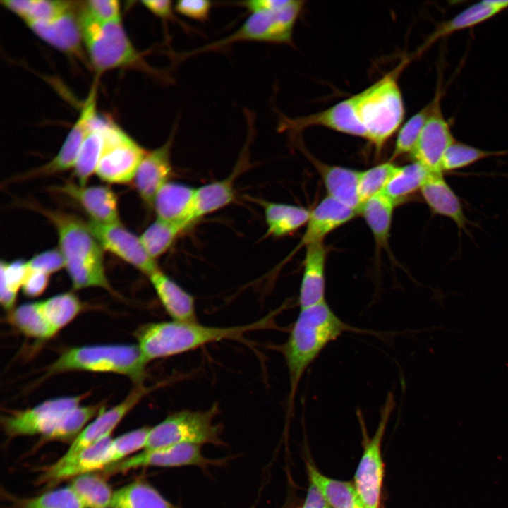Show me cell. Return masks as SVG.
Returning <instances> with one entry per match:
<instances>
[{
	"instance_id": "obj_37",
	"label": "cell",
	"mask_w": 508,
	"mask_h": 508,
	"mask_svg": "<svg viewBox=\"0 0 508 508\" xmlns=\"http://www.w3.org/2000/svg\"><path fill=\"white\" fill-rule=\"evenodd\" d=\"M431 171L418 162L398 167L384 192L396 203L421 190Z\"/></svg>"
},
{
	"instance_id": "obj_34",
	"label": "cell",
	"mask_w": 508,
	"mask_h": 508,
	"mask_svg": "<svg viewBox=\"0 0 508 508\" xmlns=\"http://www.w3.org/2000/svg\"><path fill=\"white\" fill-rule=\"evenodd\" d=\"M85 508H109L114 491L107 480L96 472L79 476L69 485Z\"/></svg>"
},
{
	"instance_id": "obj_14",
	"label": "cell",
	"mask_w": 508,
	"mask_h": 508,
	"mask_svg": "<svg viewBox=\"0 0 508 508\" xmlns=\"http://www.w3.org/2000/svg\"><path fill=\"white\" fill-rule=\"evenodd\" d=\"M210 461L205 458L200 445H179L143 452L104 468L105 475L124 473L145 467L172 468L185 466L206 467Z\"/></svg>"
},
{
	"instance_id": "obj_3",
	"label": "cell",
	"mask_w": 508,
	"mask_h": 508,
	"mask_svg": "<svg viewBox=\"0 0 508 508\" xmlns=\"http://www.w3.org/2000/svg\"><path fill=\"white\" fill-rule=\"evenodd\" d=\"M271 319L270 314L250 324L230 327L176 321L149 323L137 331L138 346L147 363L152 360L187 352L214 341L238 339L246 332L266 328Z\"/></svg>"
},
{
	"instance_id": "obj_24",
	"label": "cell",
	"mask_w": 508,
	"mask_h": 508,
	"mask_svg": "<svg viewBox=\"0 0 508 508\" xmlns=\"http://www.w3.org/2000/svg\"><path fill=\"white\" fill-rule=\"evenodd\" d=\"M358 212L329 196L311 212L301 246L322 241L329 233L351 220Z\"/></svg>"
},
{
	"instance_id": "obj_6",
	"label": "cell",
	"mask_w": 508,
	"mask_h": 508,
	"mask_svg": "<svg viewBox=\"0 0 508 508\" xmlns=\"http://www.w3.org/2000/svg\"><path fill=\"white\" fill-rule=\"evenodd\" d=\"M146 365L138 346H83L64 352L49 367L47 374L72 370L115 373L126 375L141 385Z\"/></svg>"
},
{
	"instance_id": "obj_27",
	"label": "cell",
	"mask_w": 508,
	"mask_h": 508,
	"mask_svg": "<svg viewBox=\"0 0 508 508\" xmlns=\"http://www.w3.org/2000/svg\"><path fill=\"white\" fill-rule=\"evenodd\" d=\"M320 171L328 196L359 212L361 203L358 195L360 171L328 165L313 159Z\"/></svg>"
},
{
	"instance_id": "obj_39",
	"label": "cell",
	"mask_w": 508,
	"mask_h": 508,
	"mask_svg": "<svg viewBox=\"0 0 508 508\" xmlns=\"http://www.w3.org/2000/svg\"><path fill=\"white\" fill-rule=\"evenodd\" d=\"M498 13L500 12L489 4L488 0L473 4L442 23L430 38L429 42L480 24Z\"/></svg>"
},
{
	"instance_id": "obj_29",
	"label": "cell",
	"mask_w": 508,
	"mask_h": 508,
	"mask_svg": "<svg viewBox=\"0 0 508 508\" xmlns=\"http://www.w3.org/2000/svg\"><path fill=\"white\" fill-rule=\"evenodd\" d=\"M107 119L97 114L79 151L73 174L79 185L85 186L90 177L96 171L104 145V129Z\"/></svg>"
},
{
	"instance_id": "obj_4",
	"label": "cell",
	"mask_w": 508,
	"mask_h": 508,
	"mask_svg": "<svg viewBox=\"0 0 508 508\" xmlns=\"http://www.w3.org/2000/svg\"><path fill=\"white\" fill-rule=\"evenodd\" d=\"M406 62L407 59L356 94L358 116L365 133V139L377 152L399 128L404 117V105L398 77Z\"/></svg>"
},
{
	"instance_id": "obj_32",
	"label": "cell",
	"mask_w": 508,
	"mask_h": 508,
	"mask_svg": "<svg viewBox=\"0 0 508 508\" xmlns=\"http://www.w3.org/2000/svg\"><path fill=\"white\" fill-rule=\"evenodd\" d=\"M268 233L274 236L289 234L307 224L311 212L284 203L263 202Z\"/></svg>"
},
{
	"instance_id": "obj_46",
	"label": "cell",
	"mask_w": 508,
	"mask_h": 508,
	"mask_svg": "<svg viewBox=\"0 0 508 508\" xmlns=\"http://www.w3.org/2000/svg\"><path fill=\"white\" fill-rule=\"evenodd\" d=\"M397 168L394 164L388 162L360 171L358 195L361 205L384 190Z\"/></svg>"
},
{
	"instance_id": "obj_13",
	"label": "cell",
	"mask_w": 508,
	"mask_h": 508,
	"mask_svg": "<svg viewBox=\"0 0 508 508\" xmlns=\"http://www.w3.org/2000/svg\"><path fill=\"white\" fill-rule=\"evenodd\" d=\"M87 226L104 250L131 264L148 277L159 270L155 260L143 247L140 237L119 224H102L90 219Z\"/></svg>"
},
{
	"instance_id": "obj_44",
	"label": "cell",
	"mask_w": 508,
	"mask_h": 508,
	"mask_svg": "<svg viewBox=\"0 0 508 508\" xmlns=\"http://www.w3.org/2000/svg\"><path fill=\"white\" fill-rule=\"evenodd\" d=\"M11 320L24 334L35 339L52 337L49 328L42 317L37 302L23 304L12 313Z\"/></svg>"
},
{
	"instance_id": "obj_40",
	"label": "cell",
	"mask_w": 508,
	"mask_h": 508,
	"mask_svg": "<svg viewBox=\"0 0 508 508\" xmlns=\"http://www.w3.org/2000/svg\"><path fill=\"white\" fill-rule=\"evenodd\" d=\"M13 508H85L69 486L49 490L33 497L10 496Z\"/></svg>"
},
{
	"instance_id": "obj_48",
	"label": "cell",
	"mask_w": 508,
	"mask_h": 508,
	"mask_svg": "<svg viewBox=\"0 0 508 508\" xmlns=\"http://www.w3.org/2000/svg\"><path fill=\"white\" fill-rule=\"evenodd\" d=\"M82 8L95 20L109 23L120 20V6L116 0H90Z\"/></svg>"
},
{
	"instance_id": "obj_30",
	"label": "cell",
	"mask_w": 508,
	"mask_h": 508,
	"mask_svg": "<svg viewBox=\"0 0 508 508\" xmlns=\"http://www.w3.org/2000/svg\"><path fill=\"white\" fill-rule=\"evenodd\" d=\"M308 471L310 482L318 488L331 508L364 507L353 483L327 477L310 464Z\"/></svg>"
},
{
	"instance_id": "obj_2",
	"label": "cell",
	"mask_w": 508,
	"mask_h": 508,
	"mask_svg": "<svg viewBox=\"0 0 508 508\" xmlns=\"http://www.w3.org/2000/svg\"><path fill=\"white\" fill-rule=\"evenodd\" d=\"M352 329L325 301L300 310L281 348L289 372L290 403L294 400L300 380L308 366L330 342Z\"/></svg>"
},
{
	"instance_id": "obj_49",
	"label": "cell",
	"mask_w": 508,
	"mask_h": 508,
	"mask_svg": "<svg viewBox=\"0 0 508 508\" xmlns=\"http://www.w3.org/2000/svg\"><path fill=\"white\" fill-rule=\"evenodd\" d=\"M28 270L50 274L65 267L64 257L59 249H49L34 255L27 261Z\"/></svg>"
},
{
	"instance_id": "obj_10",
	"label": "cell",
	"mask_w": 508,
	"mask_h": 508,
	"mask_svg": "<svg viewBox=\"0 0 508 508\" xmlns=\"http://www.w3.org/2000/svg\"><path fill=\"white\" fill-rule=\"evenodd\" d=\"M393 406V397L389 394L377 430L366 442L354 475L353 484L365 508H380L384 478L382 442Z\"/></svg>"
},
{
	"instance_id": "obj_38",
	"label": "cell",
	"mask_w": 508,
	"mask_h": 508,
	"mask_svg": "<svg viewBox=\"0 0 508 508\" xmlns=\"http://www.w3.org/2000/svg\"><path fill=\"white\" fill-rule=\"evenodd\" d=\"M1 3L25 23L49 20L73 7L72 2L67 1L4 0Z\"/></svg>"
},
{
	"instance_id": "obj_22",
	"label": "cell",
	"mask_w": 508,
	"mask_h": 508,
	"mask_svg": "<svg viewBox=\"0 0 508 508\" xmlns=\"http://www.w3.org/2000/svg\"><path fill=\"white\" fill-rule=\"evenodd\" d=\"M195 188L168 181L157 193L152 206L157 219L184 229L194 221Z\"/></svg>"
},
{
	"instance_id": "obj_53",
	"label": "cell",
	"mask_w": 508,
	"mask_h": 508,
	"mask_svg": "<svg viewBox=\"0 0 508 508\" xmlns=\"http://www.w3.org/2000/svg\"><path fill=\"white\" fill-rule=\"evenodd\" d=\"M141 3L152 14L164 21L173 20L178 22L183 25V23H181V22L176 18L174 15V6H173L171 1L145 0L142 1Z\"/></svg>"
},
{
	"instance_id": "obj_26",
	"label": "cell",
	"mask_w": 508,
	"mask_h": 508,
	"mask_svg": "<svg viewBox=\"0 0 508 508\" xmlns=\"http://www.w3.org/2000/svg\"><path fill=\"white\" fill-rule=\"evenodd\" d=\"M149 278L165 310L174 321L197 322L193 296L160 270Z\"/></svg>"
},
{
	"instance_id": "obj_55",
	"label": "cell",
	"mask_w": 508,
	"mask_h": 508,
	"mask_svg": "<svg viewBox=\"0 0 508 508\" xmlns=\"http://www.w3.org/2000/svg\"><path fill=\"white\" fill-rule=\"evenodd\" d=\"M363 508H365V507Z\"/></svg>"
},
{
	"instance_id": "obj_23",
	"label": "cell",
	"mask_w": 508,
	"mask_h": 508,
	"mask_svg": "<svg viewBox=\"0 0 508 508\" xmlns=\"http://www.w3.org/2000/svg\"><path fill=\"white\" fill-rule=\"evenodd\" d=\"M422 197L435 214L452 219L459 229L466 231L469 223L461 202L442 173L430 172L421 188Z\"/></svg>"
},
{
	"instance_id": "obj_35",
	"label": "cell",
	"mask_w": 508,
	"mask_h": 508,
	"mask_svg": "<svg viewBox=\"0 0 508 508\" xmlns=\"http://www.w3.org/2000/svg\"><path fill=\"white\" fill-rule=\"evenodd\" d=\"M105 409L102 404L78 406L68 412L56 427L47 435L42 437V442L61 441L71 444L85 428L86 424Z\"/></svg>"
},
{
	"instance_id": "obj_18",
	"label": "cell",
	"mask_w": 508,
	"mask_h": 508,
	"mask_svg": "<svg viewBox=\"0 0 508 508\" xmlns=\"http://www.w3.org/2000/svg\"><path fill=\"white\" fill-rule=\"evenodd\" d=\"M149 390L150 389L143 385H138L121 402L107 411H104L105 409L102 410L85 426L61 457L68 458L82 449L111 437L115 428Z\"/></svg>"
},
{
	"instance_id": "obj_52",
	"label": "cell",
	"mask_w": 508,
	"mask_h": 508,
	"mask_svg": "<svg viewBox=\"0 0 508 508\" xmlns=\"http://www.w3.org/2000/svg\"><path fill=\"white\" fill-rule=\"evenodd\" d=\"M292 0H251L236 3L252 13L274 12L281 10L291 4Z\"/></svg>"
},
{
	"instance_id": "obj_5",
	"label": "cell",
	"mask_w": 508,
	"mask_h": 508,
	"mask_svg": "<svg viewBox=\"0 0 508 508\" xmlns=\"http://www.w3.org/2000/svg\"><path fill=\"white\" fill-rule=\"evenodd\" d=\"M83 42L97 73L121 68H139L169 80L165 74L148 66L128 37L121 20L101 23L80 6L78 14Z\"/></svg>"
},
{
	"instance_id": "obj_43",
	"label": "cell",
	"mask_w": 508,
	"mask_h": 508,
	"mask_svg": "<svg viewBox=\"0 0 508 508\" xmlns=\"http://www.w3.org/2000/svg\"><path fill=\"white\" fill-rule=\"evenodd\" d=\"M433 99L413 115L399 131L392 159L414 150L433 107Z\"/></svg>"
},
{
	"instance_id": "obj_45",
	"label": "cell",
	"mask_w": 508,
	"mask_h": 508,
	"mask_svg": "<svg viewBox=\"0 0 508 508\" xmlns=\"http://www.w3.org/2000/svg\"><path fill=\"white\" fill-rule=\"evenodd\" d=\"M503 154V152L487 151L455 140L444 154L441 169L442 171L459 169L470 166L482 159Z\"/></svg>"
},
{
	"instance_id": "obj_47",
	"label": "cell",
	"mask_w": 508,
	"mask_h": 508,
	"mask_svg": "<svg viewBox=\"0 0 508 508\" xmlns=\"http://www.w3.org/2000/svg\"><path fill=\"white\" fill-rule=\"evenodd\" d=\"M150 430V427H142L112 439L109 448L110 465L128 458L137 451L144 449Z\"/></svg>"
},
{
	"instance_id": "obj_11",
	"label": "cell",
	"mask_w": 508,
	"mask_h": 508,
	"mask_svg": "<svg viewBox=\"0 0 508 508\" xmlns=\"http://www.w3.org/2000/svg\"><path fill=\"white\" fill-rule=\"evenodd\" d=\"M87 394L45 401L32 408L9 412L1 418V426L11 437L50 433L63 417L80 406Z\"/></svg>"
},
{
	"instance_id": "obj_1",
	"label": "cell",
	"mask_w": 508,
	"mask_h": 508,
	"mask_svg": "<svg viewBox=\"0 0 508 508\" xmlns=\"http://www.w3.org/2000/svg\"><path fill=\"white\" fill-rule=\"evenodd\" d=\"M30 207L47 217L55 227L59 250L75 289L99 287L112 292L104 270V249L78 217L35 204Z\"/></svg>"
},
{
	"instance_id": "obj_9",
	"label": "cell",
	"mask_w": 508,
	"mask_h": 508,
	"mask_svg": "<svg viewBox=\"0 0 508 508\" xmlns=\"http://www.w3.org/2000/svg\"><path fill=\"white\" fill-rule=\"evenodd\" d=\"M147 151L114 122L107 120L104 145L96 174L109 183H127L134 179Z\"/></svg>"
},
{
	"instance_id": "obj_20",
	"label": "cell",
	"mask_w": 508,
	"mask_h": 508,
	"mask_svg": "<svg viewBox=\"0 0 508 508\" xmlns=\"http://www.w3.org/2000/svg\"><path fill=\"white\" fill-rule=\"evenodd\" d=\"M175 130L162 145L147 152L133 180L140 197L148 205H153L157 193L168 182L171 174L170 154Z\"/></svg>"
},
{
	"instance_id": "obj_15",
	"label": "cell",
	"mask_w": 508,
	"mask_h": 508,
	"mask_svg": "<svg viewBox=\"0 0 508 508\" xmlns=\"http://www.w3.org/2000/svg\"><path fill=\"white\" fill-rule=\"evenodd\" d=\"M111 440V437H106L68 458H59L41 469L37 479L38 484L51 488L66 480L105 468L110 465Z\"/></svg>"
},
{
	"instance_id": "obj_54",
	"label": "cell",
	"mask_w": 508,
	"mask_h": 508,
	"mask_svg": "<svg viewBox=\"0 0 508 508\" xmlns=\"http://www.w3.org/2000/svg\"><path fill=\"white\" fill-rule=\"evenodd\" d=\"M301 508H331L318 488L310 482Z\"/></svg>"
},
{
	"instance_id": "obj_42",
	"label": "cell",
	"mask_w": 508,
	"mask_h": 508,
	"mask_svg": "<svg viewBox=\"0 0 508 508\" xmlns=\"http://www.w3.org/2000/svg\"><path fill=\"white\" fill-rule=\"evenodd\" d=\"M183 229L174 224L157 219L140 236L148 255L155 260L172 245Z\"/></svg>"
},
{
	"instance_id": "obj_17",
	"label": "cell",
	"mask_w": 508,
	"mask_h": 508,
	"mask_svg": "<svg viewBox=\"0 0 508 508\" xmlns=\"http://www.w3.org/2000/svg\"><path fill=\"white\" fill-rule=\"evenodd\" d=\"M441 92L433 98L431 114L424 126L411 155L431 172L442 173V157L449 146L455 140L445 120L440 105Z\"/></svg>"
},
{
	"instance_id": "obj_31",
	"label": "cell",
	"mask_w": 508,
	"mask_h": 508,
	"mask_svg": "<svg viewBox=\"0 0 508 508\" xmlns=\"http://www.w3.org/2000/svg\"><path fill=\"white\" fill-rule=\"evenodd\" d=\"M395 202L382 190L365 201L359 212L363 216L379 247L388 243Z\"/></svg>"
},
{
	"instance_id": "obj_12",
	"label": "cell",
	"mask_w": 508,
	"mask_h": 508,
	"mask_svg": "<svg viewBox=\"0 0 508 508\" xmlns=\"http://www.w3.org/2000/svg\"><path fill=\"white\" fill-rule=\"evenodd\" d=\"M313 126L365 139V133L358 116L356 95L317 113L297 118L282 115L278 130L294 133Z\"/></svg>"
},
{
	"instance_id": "obj_33",
	"label": "cell",
	"mask_w": 508,
	"mask_h": 508,
	"mask_svg": "<svg viewBox=\"0 0 508 508\" xmlns=\"http://www.w3.org/2000/svg\"><path fill=\"white\" fill-rule=\"evenodd\" d=\"M37 302L52 337L71 322L82 309L79 299L71 293L60 294Z\"/></svg>"
},
{
	"instance_id": "obj_25",
	"label": "cell",
	"mask_w": 508,
	"mask_h": 508,
	"mask_svg": "<svg viewBox=\"0 0 508 508\" xmlns=\"http://www.w3.org/2000/svg\"><path fill=\"white\" fill-rule=\"evenodd\" d=\"M327 249L322 241L306 246L298 305L305 308L325 301Z\"/></svg>"
},
{
	"instance_id": "obj_21",
	"label": "cell",
	"mask_w": 508,
	"mask_h": 508,
	"mask_svg": "<svg viewBox=\"0 0 508 508\" xmlns=\"http://www.w3.org/2000/svg\"><path fill=\"white\" fill-rule=\"evenodd\" d=\"M25 23L36 35L51 46L70 55L81 56L83 39L78 16L73 11V6L52 20Z\"/></svg>"
},
{
	"instance_id": "obj_41",
	"label": "cell",
	"mask_w": 508,
	"mask_h": 508,
	"mask_svg": "<svg viewBox=\"0 0 508 508\" xmlns=\"http://www.w3.org/2000/svg\"><path fill=\"white\" fill-rule=\"evenodd\" d=\"M28 274L27 262L16 260L1 262L0 301L6 310L13 309L18 291L22 288Z\"/></svg>"
},
{
	"instance_id": "obj_36",
	"label": "cell",
	"mask_w": 508,
	"mask_h": 508,
	"mask_svg": "<svg viewBox=\"0 0 508 508\" xmlns=\"http://www.w3.org/2000/svg\"><path fill=\"white\" fill-rule=\"evenodd\" d=\"M235 193L230 179L217 181L195 189L193 218L196 219L231 203Z\"/></svg>"
},
{
	"instance_id": "obj_50",
	"label": "cell",
	"mask_w": 508,
	"mask_h": 508,
	"mask_svg": "<svg viewBox=\"0 0 508 508\" xmlns=\"http://www.w3.org/2000/svg\"><path fill=\"white\" fill-rule=\"evenodd\" d=\"M212 4L207 0H180L175 3L178 13L198 21H206L210 17Z\"/></svg>"
},
{
	"instance_id": "obj_28",
	"label": "cell",
	"mask_w": 508,
	"mask_h": 508,
	"mask_svg": "<svg viewBox=\"0 0 508 508\" xmlns=\"http://www.w3.org/2000/svg\"><path fill=\"white\" fill-rule=\"evenodd\" d=\"M109 508H180L147 481L138 479L114 491Z\"/></svg>"
},
{
	"instance_id": "obj_7",
	"label": "cell",
	"mask_w": 508,
	"mask_h": 508,
	"mask_svg": "<svg viewBox=\"0 0 508 508\" xmlns=\"http://www.w3.org/2000/svg\"><path fill=\"white\" fill-rule=\"evenodd\" d=\"M303 4V1L292 0L286 7L277 11L252 13L231 35L191 51L174 53L172 56L175 61H180L195 54L219 51L240 42L292 44L294 25Z\"/></svg>"
},
{
	"instance_id": "obj_51",
	"label": "cell",
	"mask_w": 508,
	"mask_h": 508,
	"mask_svg": "<svg viewBox=\"0 0 508 508\" xmlns=\"http://www.w3.org/2000/svg\"><path fill=\"white\" fill-rule=\"evenodd\" d=\"M49 274L40 272L30 270L22 286L23 293L30 297L38 296L46 289L49 283Z\"/></svg>"
},
{
	"instance_id": "obj_19",
	"label": "cell",
	"mask_w": 508,
	"mask_h": 508,
	"mask_svg": "<svg viewBox=\"0 0 508 508\" xmlns=\"http://www.w3.org/2000/svg\"><path fill=\"white\" fill-rule=\"evenodd\" d=\"M77 202L90 217V220L102 224H119L117 197L105 186H80L67 181L52 188Z\"/></svg>"
},
{
	"instance_id": "obj_16",
	"label": "cell",
	"mask_w": 508,
	"mask_h": 508,
	"mask_svg": "<svg viewBox=\"0 0 508 508\" xmlns=\"http://www.w3.org/2000/svg\"><path fill=\"white\" fill-rule=\"evenodd\" d=\"M96 104L97 87L95 84L91 87L76 121L56 156L47 164L21 176V179L54 174L74 167L83 140L97 114Z\"/></svg>"
},
{
	"instance_id": "obj_8",
	"label": "cell",
	"mask_w": 508,
	"mask_h": 508,
	"mask_svg": "<svg viewBox=\"0 0 508 508\" xmlns=\"http://www.w3.org/2000/svg\"><path fill=\"white\" fill-rule=\"evenodd\" d=\"M217 406L204 411L183 410L172 413L150 428L144 449L179 445H221V428L214 423Z\"/></svg>"
}]
</instances>
